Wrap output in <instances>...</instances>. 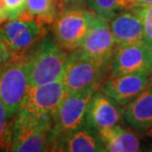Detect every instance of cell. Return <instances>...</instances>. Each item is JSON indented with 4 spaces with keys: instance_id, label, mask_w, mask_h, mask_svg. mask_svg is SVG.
<instances>
[{
    "instance_id": "cell-1",
    "label": "cell",
    "mask_w": 152,
    "mask_h": 152,
    "mask_svg": "<svg viewBox=\"0 0 152 152\" xmlns=\"http://www.w3.org/2000/svg\"><path fill=\"white\" fill-rule=\"evenodd\" d=\"M69 53L53 39L45 37L27 53V70L30 85L61 80Z\"/></svg>"
},
{
    "instance_id": "cell-2",
    "label": "cell",
    "mask_w": 152,
    "mask_h": 152,
    "mask_svg": "<svg viewBox=\"0 0 152 152\" xmlns=\"http://www.w3.org/2000/svg\"><path fill=\"white\" fill-rule=\"evenodd\" d=\"M97 89L66 93L51 118L50 134V151H57L66 136L85 124L88 104Z\"/></svg>"
},
{
    "instance_id": "cell-3",
    "label": "cell",
    "mask_w": 152,
    "mask_h": 152,
    "mask_svg": "<svg viewBox=\"0 0 152 152\" xmlns=\"http://www.w3.org/2000/svg\"><path fill=\"white\" fill-rule=\"evenodd\" d=\"M9 130V151H50L51 118H39L19 110Z\"/></svg>"
},
{
    "instance_id": "cell-4",
    "label": "cell",
    "mask_w": 152,
    "mask_h": 152,
    "mask_svg": "<svg viewBox=\"0 0 152 152\" xmlns=\"http://www.w3.org/2000/svg\"><path fill=\"white\" fill-rule=\"evenodd\" d=\"M29 85L27 53L11 56L0 68V103L9 118L18 113Z\"/></svg>"
},
{
    "instance_id": "cell-5",
    "label": "cell",
    "mask_w": 152,
    "mask_h": 152,
    "mask_svg": "<svg viewBox=\"0 0 152 152\" xmlns=\"http://www.w3.org/2000/svg\"><path fill=\"white\" fill-rule=\"evenodd\" d=\"M95 14L83 6L63 7L53 21L54 41L67 51H74L89 31Z\"/></svg>"
},
{
    "instance_id": "cell-6",
    "label": "cell",
    "mask_w": 152,
    "mask_h": 152,
    "mask_svg": "<svg viewBox=\"0 0 152 152\" xmlns=\"http://www.w3.org/2000/svg\"><path fill=\"white\" fill-rule=\"evenodd\" d=\"M45 34V23L24 13L0 25V39L11 56L26 54Z\"/></svg>"
},
{
    "instance_id": "cell-7",
    "label": "cell",
    "mask_w": 152,
    "mask_h": 152,
    "mask_svg": "<svg viewBox=\"0 0 152 152\" xmlns=\"http://www.w3.org/2000/svg\"><path fill=\"white\" fill-rule=\"evenodd\" d=\"M109 69L81 56L76 51H71L61 82L67 93L79 92L90 88L97 89Z\"/></svg>"
},
{
    "instance_id": "cell-8",
    "label": "cell",
    "mask_w": 152,
    "mask_h": 152,
    "mask_svg": "<svg viewBox=\"0 0 152 152\" xmlns=\"http://www.w3.org/2000/svg\"><path fill=\"white\" fill-rule=\"evenodd\" d=\"M115 48L117 44L111 32L109 21L95 15L86 37L80 47L74 51L81 56L110 68Z\"/></svg>"
},
{
    "instance_id": "cell-9",
    "label": "cell",
    "mask_w": 152,
    "mask_h": 152,
    "mask_svg": "<svg viewBox=\"0 0 152 152\" xmlns=\"http://www.w3.org/2000/svg\"><path fill=\"white\" fill-rule=\"evenodd\" d=\"M61 80L41 85H29L19 110L39 118H51L66 95Z\"/></svg>"
},
{
    "instance_id": "cell-10",
    "label": "cell",
    "mask_w": 152,
    "mask_h": 152,
    "mask_svg": "<svg viewBox=\"0 0 152 152\" xmlns=\"http://www.w3.org/2000/svg\"><path fill=\"white\" fill-rule=\"evenodd\" d=\"M110 69L111 75L144 73L152 76V48L145 42L117 45Z\"/></svg>"
},
{
    "instance_id": "cell-11",
    "label": "cell",
    "mask_w": 152,
    "mask_h": 152,
    "mask_svg": "<svg viewBox=\"0 0 152 152\" xmlns=\"http://www.w3.org/2000/svg\"><path fill=\"white\" fill-rule=\"evenodd\" d=\"M124 107L103 92L93 93L88 104L85 124L94 132L101 133L120 124Z\"/></svg>"
},
{
    "instance_id": "cell-12",
    "label": "cell",
    "mask_w": 152,
    "mask_h": 152,
    "mask_svg": "<svg viewBox=\"0 0 152 152\" xmlns=\"http://www.w3.org/2000/svg\"><path fill=\"white\" fill-rule=\"evenodd\" d=\"M151 84L152 76L144 73L111 75L102 85L101 92L124 107Z\"/></svg>"
},
{
    "instance_id": "cell-13",
    "label": "cell",
    "mask_w": 152,
    "mask_h": 152,
    "mask_svg": "<svg viewBox=\"0 0 152 152\" xmlns=\"http://www.w3.org/2000/svg\"><path fill=\"white\" fill-rule=\"evenodd\" d=\"M109 25L117 45L145 42L141 19L132 9L118 11L109 20Z\"/></svg>"
},
{
    "instance_id": "cell-14",
    "label": "cell",
    "mask_w": 152,
    "mask_h": 152,
    "mask_svg": "<svg viewBox=\"0 0 152 152\" xmlns=\"http://www.w3.org/2000/svg\"><path fill=\"white\" fill-rule=\"evenodd\" d=\"M123 118L136 132H145L152 129V84L124 106Z\"/></svg>"
},
{
    "instance_id": "cell-15",
    "label": "cell",
    "mask_w": 152,
    "mask_h": 152,
    "mask_svg": "<svg viewBox=\"0 0 152 152\" xmlns=\"http://www.w3.org/2000/svg\"><path fill=\"white\" fill-rule=\"evenodd\" d=\"M105 151L109 152H136L140 151V141L132 130L117 124L99 133Z\"/></svg>"
},
{
    "instance_id": "cell-16",
    "label": "cell",
    "mask_w": 152,
    "mask_h": 152,
    "mask_svg": "<svg viewBox=\"0 0 152 152\" xmlns=\"http://www.w3.org/2000/svg\"><path fill=\"white\" fill-rule=\"evenodd\" d=\"M57 151L98 152L105 151L99 134L84 124L63 139Z\"/></svg>"
},
{
    "instance_id": "cell-17",
    "label": "cell",
    "mask_w": 152,
    "mask_h": 152,
    "mask_svg": "<svg viewBox=\"0 0 152 152\" xmlns=\"http://www.w3.org/2000/svg\"><path fill=\"white\" fill-rule=\"evenodd\" d=\"M57 0H26L23 13L42 23H53L57 14Z\"/></svg>"
},
{
    "instance_id": "cell-18",
    "label": "cell",
    "mask_w": 152,
    "mask_h": 152,
    "mask_svg": "<svg viewBox=\"0 0 152 152\" xmlns=\"http://www.w3.org/2000/svg\"><path fill=\"white\" fill-rule=\"evenodd\" d=\"M85 5L95 15L108 21L124 10V0H86Z\"/></svg>"
},
{
    "instance_id": "cell-19",
    "label": "cell",
    "mask_w": 152,
    "mask_h": 152,
    "mask_svg": "<svg viewBox=\"0 0 152 152\" xmlns=\"http://www.w3.org/2000/svg\"><path fill=\"white\" fill-rule=\"evenodd\" d=\"M139 15L143 26L144 41L152 48V4L145 7L132 9Z\"/></svg>"
},
{
    "instance_id": "cell-20",
    "label": "cell",
    "mask_w": 152,
    "mask_h": 152,
    "mask_svg": "<svg viewBox=\"0 0 152 152\" xmlns=\"http://www.w3.org/2000/svg\"><path fill=\"white\" fill-rule=\"evenodd\" d=\"M9 118L4 106L0 103V147H8L9 145Z\"/></svg>"
},
{
    "instance_id": "cell-21",
    "label": "cell",
    "mask_w": 152,
    "mask_h": 152,
    "mask_svg": "<svg viewBox=\"0 0 152 152\" xmlns=\"http://www.w3.org/2000/svg\"><path fill=\"white\" fill-rule=\"evenodd\" d=\"M8 12V19H16L25 10L26 0H5Z\"/></svg>"
},
{
    "instance_id": "cell-22",
    "label": "cell",
    "mask_w": 152,
    "mask_h": 152,
    "mask_svg": "<svg viewBox=\"0 0 152 152\" xmlns=\"http://www.w3.org/2000/svg\"><path fill=\"white\" fill-rule=\"evenodd\" d=\"M150 4H152V0H124V9L141 8Z\"/></svg>"
},
{
    "instance_id": "cell-23",
    "label": "cell",
    "mask_w": 152,
    "mask_h": 152,
    "mask_svg": "<svg viewBox=\"0 0 152 152\" xmlns=\"http://www.w3.org/2000/svg\"><path fill=\"white\" fill-rule=\"evenodd\" d=\"M11 57L10 51L6 48V45L3 44V42L0 39V68L8 61V59Z\"/></svg>"
},
{
    "instance_id": "cell-24",
    "label": "cell",
    "mask_w": 152,
    "mask_h": 152,
    "mask_svg": "<svg viewBox=\"0 0 152 152\" xmlns=\"http://www.w3.org/2000/svg\"><path fill=\"white\" fill-rule=\"evenodd\" d=\"M86 0H57L58 7H71V6H84Z\"/></svg>"
},
{
    "instance_id": "cell-25",
    "label": "cell",
    "mask_w": 152,
    "mask_h": 152,
    "mask_svg": "<svg viewBox=\"0 0 152 152\" xmlns=\"http://www.w3.org/2000/svg\"><path fill=\"white\" fill-rule=\"evenodd\" d=\"M8 19V12L6 8L5 0H0V23H3Z\"/></svg>"
},
{
    "instance_id": "cell-26",
    "label": "cell",
    "mask_w": 152,
    "mask_h": 152,
    "mask_svg": "<svg viewBox=\"0 0 152 152\" xmlns=\"http://www.w3.org/2000/svg\"><path fill=\"white\" fill-rule=\"evenodd\" d=\"M147 133H148V135H149L150 137H152V129H150L149 130H148Z\"/></svg>"
}]
</instances>
